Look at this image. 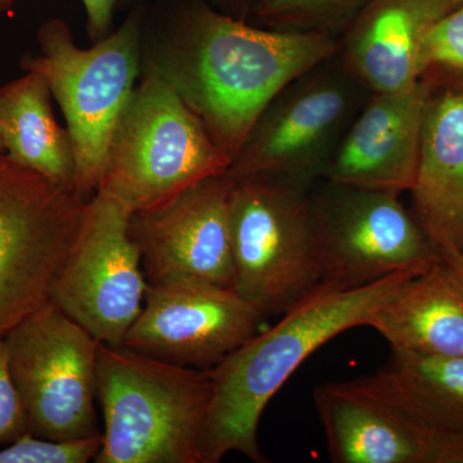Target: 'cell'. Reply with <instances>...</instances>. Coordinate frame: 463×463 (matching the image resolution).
Segmentation results:
<instances>
[{
    "mask_svg": "<svg viewBox=\"0 0 463 463\" xmlns=\"http://www.w3.org/2000/svg\"><path fill=\"white\" fill-rule=\"evenodd\" d=\"M336 52L328 33L269 32L192 5L145 60L199 118L228 160L289 84Z\"/></svg>",
    "mask_w": 463,
    "mask_h": 463,
    "instance_id": "obj_1",
    "label": "cell"
},
{
    "mask_svg": "<svg viewBox=\"0 0 463 463\" xmlns=\"http://www.w3.org/2000/svg\"><path fill=\"white\" fill-rule=\"evenodd\" d=\"M429 265L402 270L362 288L335 289L319 285L283 313L276 325L258 332L215 365L201 463L221 462L232 452L265 462L258 441L259 422L286 381L326 343L367 326L383 303Z\"/></svg>",
    "mask_w": 463,
    "mask_h": 463,
    "instance_id": "obj_2",
    "label": "cell"
},
{
    "mask_svg": "<svg viewBox=\"0 0 463 463\" xmlns=\"http://www.w3.org/2000/svg\"><path fill=\"white\" fill-rule=\"evenodd\" d=\"M213 368L182 367L99 344L97 399L105 431L97 463H201Z\"/></svg>",
    "mask_w": 463,
    "mask_h": 463,
    "instance_id": "obj_3",
    "label": "cell"
},
{
    "mask_svg": "<svg viewBox=\"0 0 463 463\" xmlns=\"http://www.w3.org/2000/svg\"><path fill=\"white\" fill-rule=\"evenodd\" d=\"M39 52L23 60L25 71L45 79L67 124L76 161V194L88 203L99 191L109 146L141 72V25L130 16L93 47L79 48L63 20L36 33Z\"/></svg>",
    "mask_w": 463,
    "mask_h": 463,
    "instance_id": "obj_4",
    "label": "cell"
},
{
    "mask_svg": "<svg viewBox=\"0 0 463 463\" xmlns=\"http://www.w3.org/2000/svg\"><path fill=\"white\" fill-rule=\"evenodd\" d=\"M142 70L97 191L130 215L163 205L231 165L179 94L152 70Z\"/></svg>",
    "mask_w": 463,
    "mask_h": 463,
    "instance_id": "obj_5",
    "label": "cell"
},
{
    "mask_svg": "<svg viewBox=\"0 0 463 463\" xmlns=\"http://www.w3.org/2000/svg\"><path fill=\"white\" fill-rule=\"evenodd\" d=\"M306 190L267 176L233 181V288L264 316L283 315L321 283L315 203Z\"/></svg>",
    "mask_w": 463,
    "mask_h": 463,
    "instance_id": "obj_6",
    "label": "cell"
},
{
    "mask_svg": "<svg viewBox=\"0 0 463 463\" xmlns=\"http://www.w3.org/2000/svg\"><path fill=\"white\" fill-rule=\"evenodd\" d=\"M9 371L33 437L102 434L97 421L99 341L51 301L5 336Z\"/></svg>",
    "mask_w": 463,
    "mask_h": 463,
    "instance_id": "obj_7",
    "label": "cell"
},
{
    "mask_svg": "<svg viewBox=\"0 0 463 463\" xmlns=\"http://www.w3.org/2000/svg\"><path fill=\"white\" fill-rule=\"evenodd\" d=\"M87 203L0 155V337L47 303Z\"/></svg>",
    "mask_w": 463,
    "mask_h": 463,
    "instance_id": "obj_8",
    "label": "cell"
},
{
    "mask_svg": "<svg viewBox=\"0 0 463 463\" xmlns=\"http://www.w3.org/2000/svg\"><path fill=\"white\" fill-rule=\"evenodd\" d=\"M130 214L97 194L88 201L74 245L52 282L48 301L99 343L121 346L145 303L141 255L129 233Z\"/></svg>",
    "mask_w": 463,
    "mask_h": 463,
    "instance_id": "obj_9",
    "label": "cell"
},
{
    "mask_svg": "<svg viewBox=\"0 0 463 463\" xmlns=\"http://www.w3.org/2000/svg\"><path fill=\"white\" fill-rule=\"evenodd\" d=\"M315 405L335 463H463V434L423 419L383 373L326 383Z\"/></svg>",
    "mask_w": 463,
    "mask_h": 463,
    "instance_id": "obj_10",
    "label": "cell"
},
{
    "mask_svg": "<svg viewBox=\"0 0 463 463\" xmlns=\"http://www.w3.org/2000/svg\"><path fill=\"white\" fill-rule=\"evenodd\" d=\"M401 194L334 185L315 203L322 279L319 285L349 289L440 258Z\"/></svg>",
    "mask_w": 463,
    "mask_h": 463,
    "instance_id": "obj_11",
    "label": "cell"
},
{
    "mask_svg": "<svg viewBox=\"0 0 463 463\" xmlns=\"http://www.w3.org/2000/svg\"><path fill=\"white\" fill-rule=\"evenodd\" d=\"M301 76L259 118L227 174L267 176L307 187L325 174L353 108L350 84L334 75Z\"/></svg>",
    "mask_w": 463,
    "mask_h": 463,
    "instance_id": "obj_12",
    "label": "cell"
},
{
    "mask_svg": "<svg viewBox=\"0 0 463 463\" xmlns=\"http://www.w3.org/2000/svg\"><path fill=\"white\" fill-rule=\"evenodd\" d=\"M264 317L234 288L197 281L147 285L141 313L121 346L210 370L255 336Z\"/></svg>",
    "mask_w": 463,
    "mask_h": 463,
    "instance_id": "obj_13",
    "label": "cell"
},
{
    "mask_svg": "<svg viewBox=\"0 0 463 463\" xmlns=\"http://www.w3.org/2000/svg\"><path fill=\"white\" fill-rule=\"evenodd\" d=\"M232 187L227 174L210 176L163 205L130 215L129 233L147 285L197 281L234 288Z\"/></svg>",
    "mask_w": 463,
    "mask_h": 463,
    "instance_id": "obj_14",
    "label": "cell"
},
{
    "mask_svg": "<svg viewBox=\"0 0 463 463\" xmlns=\"http://www.w3.org/2000/svg\"><path fill=\"white\" fill-rule=\"evenodd\" d=\"M430 99L421 80L376 93L328 161L331 184L397 194L412 190Z\"/></svg>",
    "mask_w": 463,
    "mask_h": 463,
    "instance_id": "obj_15",
    "label": "cell"
},
{
    "mask_svg": "<svg viewBox=\"0 0 463 463\" xmlns=\"http://www.w3.org/2000/svg\"><path fill=\"white\" fill-rule=\"evenodd\" d=\"M463 0H371L350 30L346 58L353 74L376 93L408 90L421 80L426 33Z\"/></svg>",
    "mask_w": 463,
    "mask_h": 463,
    "instance_id": "obj_16",
    "label": "cell"
},
{
    "mask_svg": "<svg viewBox=\"0 0 463 463\" xmlns=\"http://www.w3.org/2000/svg\"><path fill=\"white\" fill-rule=\"evenodd\" d=\"M410 192L414 216L435 248L463 254V90L430 99Z\"/></svg>",
    "mask_w": 463,
    "mask_h": 463,
    "instance_id": "obj_17",
    "label": "cell"
},
{
    "mask_svg": "<svg viewBox=\"0 0 463 463\" xmlns=\"http://www.w3.org/2000/svg\"><path fill=\"white\" fill-rule=\"evenodd\" d=\"M367 327L392 352L463 356V283L439 258L373 313Z\"/></svg>",
    "mask_w": 463,
    "mask_h": 463,
    "instance_id": "obj_18",
    "label": "cell"
},
{
    "mask_svg": "<svg viewBox=\"0 0 463 463\" xmlns=\"http://www.w3.org/2000/svg\"><path fill=\"white\" fill-rule=\"evenodd\" d=\"M0 85V136L5 155L17 165L75 192L74 146L52 108V93L42 75L25 71Z\"/></svg>",
    "mask_w": 463,
    "mask_h": 463,
    "instance_id": "obj_19",
    "label": "cell"
},
{
    "mask_svg": "<svg viewBox=\"0 0 463 463\" xmlns=\"http://www.w3.org/2000/svg\"><path fill=\"white\" fill-rule=\"evenodd\" d=\"M380 373L423 419L463 434V356L392 352Z\"/></svg>",
    "mask_w": 463,
    "mask_h": 463,
    "instance_id": "obj_20",
    "label": "cell"
},
{
    "mask_svg": "<svg viewBox=\"0 0 463 463\" xmlns=\"http://www.w3.org/2000/svg\"><path fill=\"white\" fill-rule=\"evenodd\" d=\"M371 0H258L254 14L279 25L321 27L340 23Z\"/></svg>",
    "mask_w": 463,
    "mask_h": 463,
    "instance_id": "obj_21",
    "label": "cell"
},
{
    "mask_svg": "<svg viewBox=\"0 0 463 463\" xmlns=\"http://www.w3.org/2000/svg\"><path fill=\"white\" fill-rule=\"evenodd\" d=\"M103 435L51 440L27 434L0 449V463H87L102 448Z\"/></svg>",
    "mask_w": 463,
    "mask_h": 463,
    "instance_id": "obj_22",
    "label": "cell"
},
{
    "mask_svg": "<svg viewBox=\"0 0 463 463\" xmlns=\"http://www.w3.org/2000/svg\"><path fill=\"white\" fill-rule=\"evenodd\" d=\"M432 66L463 71V3L439 18L423 38L420 51L421 74Z\"/></svg>",
    "mask_w": 463,
    "mask_h": 463,
    "instance_id": "obj_23",
    "label": "cell"
},
{
    "mask_svg": "<svg viewBox=\"0 0 463 463\" xmlns=\"http://www.w3.org/2000/svg\"><path fill=\"white\" fill-rule=\"evenodd\" d=\"M27 434L25 410L9 371L5 337H0V446H8Z\"/></svg>",
    "mask_w": 463,
    "mask_h": 463,
    "instance_id": "obj_24",
    "label": "cell"
},
{
    "mask_svg": "<svg viewBox=\"0 0 463 463\" xmlns=\"http://www.w3.org/2000/svg\"><path fill=\"white\" fill-rule=\"evenodd\" d=\"M87 12L88 33L93 41L109 35L118 0H81Z\"/></svg>",
    "mask_w": 463,
    "mask_h": 463,
    "instance_id": "obj_25",
    "label": "cell"
},
{
    "mask_svg": "<svg viewBox=\"0 0 463 463\" xmlns=\"http://www.w3.org/2000/svg\"><path fill=\"white\" fill-rule=\"evenodd\" d=\"M438 251L440 258L449 265L450 269L463 283V254L453 249H440Z\"/></svg>",
    "mask_w": 463,
    "mask_h": 463,
    "instance_id": "obj_26",
    "label": "cell"
},
{
    "mask_svg": "<svg viewBox=\"0 0 463 463\" xmlns=\"http://www.w3.org/2000/svg\"><path fill=\"white\" fill-rule=\"evenodd\" d=\"M16 0H0V12L8 11Z\"/></svg>",
    "mask_w": 463,
    "mask_h": 463,
    "instance_id": "obj_27",
    "label": "cell"
},
{
    "mask_svg": "<svg viewBox=\"0 0 463 463\" xmlns=\"http://www.w3.org/2000/svg\"><path fill=\"white\" fill-rule=\"evenodd\" d=\"M0 155H5V146H3L2 136H0Z\"/></svg>",
    "mask_w": 463,
    "mask_h": 463,
    "instance_id": "obj_28",
    "label": "cell"
},
{
    "mask_svg": "<svg viewBox=\"0 0 463 463\" xmlns=\"http://www.w3.org/2000/svg\"><path fill=\"white\" fill-rule=\"evenodd\" d=\"M214 2L227 3V2H233V0H214Z\"/></svg>",
    "mask_w": 463,
    "mask_h": 463,
    "instance_id": "obj_29",
    "label": "cell"
}]
</instances>
